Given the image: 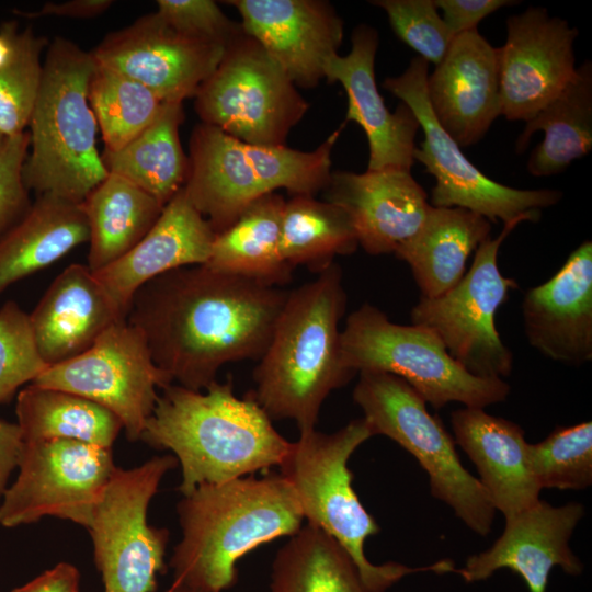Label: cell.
Returning a JSON list of instances; mask_svg holds the SVG:
<instances>
[{"label": "cell", "instance_id": "cell-1", "mask_svg": "<svg viewBox=\"0 0 592 592\" xmlns=\"http://www.w3.org/2000/svg\"><path fill=\"white\" fill-rule=\"evenodd\" d=\"M287 294L205 264L190 265L137 289L126 320L173 383L200 391L227 363L262 356Z\"/></svg>", "mask_w": 592, "mask_h": 592}, {"label": "cell", "instance_id": "cell-2", "mask_svg": "<svg viewBox=\"0 0 592 592\" xmlns=\"http://www.w3.org/2000/svg\"><path fill=\"white\" fill-rule=\"evenodd\" d=\"M140 440L173 453L181 466L182 496L203 483L280 467L292 445L252 397L234 394L230 380H216L200 391L167 386Z\"/></svg>", "mask_w": 592, "mask_h": 592}, {"label": "cell", "instance_id": "cell-3", "mask_svg": "<svg viewBox=\"0 0 592 592\" xmlns=\"http://www.w3.org/2000/svg\"><path fill=\"white\" fill-rule=\"evenodd\" d=\"M345 306L342 270L334 262L288 292L248 394L271 420H293L300 434L315 430L326 398L356 374L341 354Z\"/></svg>", "mask_w": 592, "mask_h": 592}, {"label": "cell", "instance_id": "cell-4", "mask_svg": "<svg viewBox=\"0 0 592 592\" xmlns=\"http://www.w3.org/2000/svg\"><path fill=\"white\" fill-rule=\"evenodd\" d=\"M182 538L170 559L174 581L221 592L237 581V561L254 548L292 536L304 515L282 474L203 483L177 506Z\"/></svg>", "mask_w": 592, "mask_h": 592}, {"label": "cell", "instance_id": "cell-5", "mask_svg": "<svg viewBox=\"0 0 592 592\" xmlns=\"http://www.w3.org/2000/svg\"><path fill=\"white\" fill-rule=\"evenodd\" d=\"M94 67L91 52L67 38L56 37L47 48L22 172L25 186L37 195L81 204L109 175L88 100Z\"/></svg>", "mask_w": 592, "mask_h": 592}, {"label": "cell", "instance_id": "cell-6", "mask_svg": "<svg viewBox=\"0 0 592 592\" xmlns=\"http://www.w3.org/2000/svg\"><path fill=\"white\" fill-rule=\"evenodd\" d=\"M312 151L241 141L201 123L190 138L184 193L216 234L230 226L254 200L285 189L314 196L331 177V153L342 127Z\"/></svg>", "mask_w": 592, "mask_h": 592}, {"label": "cell", "instance_id": "cell-7", "mask_svg": "<svg viewBox=\"0 0 592 592\" xmlns=\"http://www.w3.org/2000/svg\"><path fill=\"white\" fill-rule=\"evenodd\" d=\"M372 436L369 424L362 418L331 434L315 429L292 442L280 474L292 485L304 519L340 543L353 558L366 585L376 592H385L413 572L453 571L451 560L410 568L397 562L373 565L365 557L364 543L379 532V526L352 487L348 460Z\"/></svg>", "mask_w": 592, "mask_h": 592}, {"label": "cell", "instance_id": "cell-8", "mask_svg": "<svg viewBox=\"0 0 592 592\" xmlns=\"http://www.w3.org/2000/svg\"><path fill=\"white\" fill-rule=\"evenodd\" d=\"M341 354L355 373L380 371L400 377L435 409L449 402L483 409L504 401L511 390L503 379L468 373L432 330L394 323L367 303L346 318Z\"/></svg>", "mask_w": 592, "mask_h": 592}, {"label": "cell", "instance_id": "cell-9", "mask_svg": "<svg viewBox=\"0 0 592 592\" xmlns=\"http://www.w3.org/2000/svg\"><path fill=\"white\" fill-rule=\"evenodd\" d=\"M353 399L374 435H386L415 457L429 476L432 496L481 536L491 531L496 509L479 479L462 465L455 442L425 400L400 377L361 371Z\"/></svg>", "mask_w": 592, "mask_h": 592}, {"label": "cell", "instance_id": "cell-10", "mask_svg": "<svg viewBox=\"0 0 592 592\" xmlns=\"http://www.w3.org/2000/svg\"><path fill=\"white\" fill-rule=\"evenodd\" d=\"M194 98L202 123L258 146H284L308 110L284 70L247 33L226 48Z\"/></svg>", "mask_w": 592, "mask_h": 592}, {"label": "cell", "instance_id": "cell-11", "mask_svg": "<svg viewBox=\"0 0 592 592\" xmlns=\"http://www.w3.org/2000/svg\"><path fill=\"white\" fill-rule=\"evenodd\" d=\"M428 75L429 62L414 57L401 75L386 78L383 87L412 111L423 130L424 139L413 158L435 178L430 204L465 208L503 225L520 217L538 221L542 209L558 204L562 192L514 189L480 171L434 117L426 96Z\"/></svg>", "mask_w": 592, "mask_h": 592}, {"label": "cell", "instance_id": "cell-12", "mask_svg": "<svg viewBox=\"0 0 592 592\" xmlns=\"http://www.w3.org/2000/svg\"><path fill=\"white\" fill-rule=\"evenodd\" d=\"M177 465L173 455H164L130 469L117 467L104 486L87 528L104 592L156 591L169 532L151 526L147 512L163 476Z\"/></svg>", "mask_w": 592, "mask_h": 592}, {"label": "cell", "instance_id": "cell-13", "mask_svg": "<svg viewBox=\"0 0 592 592\" xmlns=\"http://www.w3.org/2000/svg\"><path fill=\"white\" fill-rule=\"evenodd\" d=\"M523 221L527 219L504 224L500 235L477 248L470 269L452 289L435 298L420 296L410 312L413 325L432 330L449 355L476 377L503 379L513 368V354L502 342L494 317L519 285L502 275L498 254L504 239Z\"/></svg>", "mask_w": 592, "mask_h": 592}, {"label": "cell", "instance_id": "cell-14", "mask_svg": "<svg viewBox=\"0 0 592 592\" xmlns=\"http://www.w3.org/2000/svg\"><path fill=\"white\" fill-rule=\"evenodd\" d=\"M116 468L110 447L71 440L24 441L18 476L1 498L0 525L13 528L54 516L88 528Z\"/></svg>", "mask_w": 592, "mask_h": 592}, {"label": "cell", "instance_id": "cell-15", "mask_svg": "<svg viewBox=\"0 0 592 592\" xmlns=\"http://www.w3.org/2000/svg\"><path fill=\"white\" fill-rule=\"evenodd\" d=\"M33 384L87 398L122 422L128 441L140 440L159 398L173 384L152 360L143 333L121 320L87 351L47 367Z\"/></svg>", "mask_w": 592, "mask_h": 592}, {"label": "cell", "instance_id": "cell-16", "mask_svg": "<svg viewBox=\"0 0 592 592\" xmlns=\"http://www.w3.org/2000/svg\"><path fill=\"white\" fill-rule=\"evenodd\" d=\"M505 24L506 39L498 47L501 115L526 123L573 79L579 31L542 7H528Z\"/></svg>", "mask_w": 592, "mask_h": 592}, {"label": "cell", "instance_id": "cell-17", "mask_svg": "<svg viewBox=\"0 0 592 592\" xmlns=\"http://www.w3.org/2000/svg\"><path fill=\"white\" fill-rule=\"evenodd\" d=\"M226 48L186 37L149 13L109 33L91 52L95 62L147 87L163 103L194 96Z\"/></svg>", "mask_w": 592, "mask_h": 592}, {"label": "cell", "instance_id": "cell-18", "mask_svg": "<svg viewBox=\"0 0 592 592\" xmlns=\"http://www.w3.org/2000/svg\"><path fill=\"white\" fill-rule=\"evenodd\" d=\"M244 32L296 87L314 88L343 41V21L323 0H230Z\"/></svg>", "mask_w": 592, "mask_h": 592}, {"label": "cell", "instance_id": "cell-19", "mask_svg": "<svg viewBox=\"0 0 592 592\" xmlns=\"http://www.w3.org/2000/svg\"><path fill=\"white\" fill-rule=\"evenodd\" d=\"M425 87L442 128L460 148L476 145L501 115L498 47L477 29L455 36Z\"/></svg>", "mask_w": 592, "mask_h": 592}, {"label": "cell", "instance_id": "cell-20", "mask_svg": "<svg viewBox=\"0 0 592 592\" xmlns=\"http://www.w3.org/2000/svg\"><path fill=\"white\" fill-rule=\"evenodd\" d=\"M583 513L582 504L577 502L553 506L538 500L505 519V528L494 544L470 556L465 567L454 572L466 582H476L508 568L524 580L530 592H546L549 572L555 566L569 574L582 571L569 539Z\"/></svg>", "mask_w": 592, "mask_h": 592}, {"label": "cell", "instance_id": "cell-21", "mask_svg": "<svg viewBox=\"0 0 592 592\" xmlns=\"http://www.w3.org/2000/svg\"><path fill=\"white\" fill-rule=\"evenodd\" d=\"M351 42L348 55L338 54L327 62L325 79L328 83L342 84L348 96L345 123L355 122L365 132L369 148L367 170L411 171L420 124L402 102L391 113L377 89L378 32L367 24H360L353 30Z\"/></svg>", "mask_w": 592, "mask_h": 592}, {"label": "cell", "instance_id": "cell-22", "mask_svg": "<svg viewBox=\"0 0 592 592\" xmlns=\"http://www.w3.org/2000/svg\"><path fill=\"white\" fill-rule=\"evenodd\" d=\"M524 332L543 356L580 366L592 360V242L583 241L522 303Z\"/></svg>", "mask_w": 592, "mask_h": 592}, {"label": "cell", "instance_id": "cell-23", "mask_svg": "<svg viewBox=\"0 0 592 592\" xmlns=\"http://www.w3.org/2000/svg\"><path fill=\"white\" fill-rule=\"evenodd\" d=\"M325 191L326 201L350 216L358 246L373 255L394 253L431 207L424 189L401 169L334 171Z\"/></svg>", "mask_w": 592, "mask_h": 592}, {"label": "cell", "instance_id": "cell-24", "mask_svg": "<svg viewBox=\"0 0 592 592\" xmlns=\"http://www.w3.org/2000/svg\"><path fill=\"white\" fill-rule=\"evenodd\" d=\"M215 237V230L189 201L182 187L132 250L93 273L126 318L137 289L169 271L205 264Z\"/></svg>", "mask_w": 592, "mask_h": 592}, {"label": "cell", "instance_id": "cell-25", "mask_svg": "<svg viewBox=\"0 0 592 592\" xmlns=\"http://www.w3.org/2000/svg\"><path fill=\"white\" fill-rule=\"evenodd\" d=\"M29 317L48 367L83 353L111 326L126 320L94 273L79 263L55 277Z\"/></svg>", "mask_w": 592, "mask_h": 592}, {"label": "cell", "instance_id": "cell-26", "mask_svg": "<svg viewBox=\"0 0 592 592\" xmlns=\"http://www.w3.org/2000/svg\"><path fill=\"white\" fill-rule=\"evenodd\" d=\"M451 422L454 442L476 465L480 483L505 519L539 500L540 488L531 471L528 443L520 425L469 407L454 411Z\"/></svg>", "mask_w": 592, "mask_h": 592}, {"label": "cell", "instance_id": "cell-27", "mask_svg": "<svg viewBox=\"0 0 592 592\" xmlns=\"http://www.w3.org/2000/svg\"><path fill=\"white\" fill-rule=\"evenodd\" d=\"M490 232L491 223L477 213L431 205L418 231L394 253L410 266L421 296L435 298L462 280L470 253Z\"/></svg>", "mask_w": 592, "mask_h": 592}, {"label": "cell", "instance_id": "cell-28", "mask_svg": "<svg viewBox=\"0 0 592 592\" xmlns=\"http://www.w3.org/2000/svg\"><path fill=\"white\" fill-rule=\"evenodd\" d=\"M88 241L89 226L81 204L50 194L37 195L0 239V294Z\"/></svg>", "mask_w": 592, "mask_h": 592}, {"label": "cell", "instance_id": "cell-29", "mask_svg": "<svg viewBox=\"0 0 592 592\" xmlns=\"http://www.w3.org/2000/svg\"><path fill=\"white\" fill-rule=\"evenodd\" d=\"M543 140L532 150L527 171L535 177L563 172L592 149V64L585 60L563 91L525 123L515 143L520 155L534 133Z\"/></svg>", "mask_w": 592, "mask_h": 592}, {"label": "cell", "instance_id": "cell-30", "mask_svg": "<svg viewBox=\"0 0 592 592\" xmlns=\"http://www.w3.org/2000/svg\"><path fill=\"white\" fill-rule=\"evenodd\" d=\"M285 202L273 192L250 203L230 226L216 234L205 265L273 286L289 282L293 267L281 254Z\"/></svg>", "mask_w": 592, "mask_h": 592}, {"label": "cell", "instance_id": "cell-31", "mask_svg": "<svg viewBox=\"0 0 592 592\" xmlns=\"http://www.w3.org/2000/svg\"><path fill=\"white\" fill-rule=\"evenodd\" d=\"M89 226L88 266L96 272L132 250L164 205L127 179L109 175L81 203Z\"/></svg>", "mask_w": 592, "mask_h": 592}, {"label": "cell", "instance_id": "cell-32", "mask_svg": "<svg viewBox=\"0 0 592 592\" xmlns=\"http://www.w3.org/2000/svg\"><path fill=\"white\" fill-rule=\"evenodd\" d=\"M183 105L163 103L155 121L116 151H104L109 173L118 174L166 205L185 184L189 157L183 151L179 127Z\"/></svg>", "mask_w": 592, "mask_h": 592}, {"label": "cell", "instance_id": "cell-33", "mask_svg": "<svg viewBox=\"0 0 592 592\" xmlns=\"http://www.w3.org/2000/svg\"><path fill=\"white\" fill-rule=\"evenodd\" d=\"M23 440H71L110 447L123 430L119 419L81 396L31 383L16 396Z\"/></svg>", "mask_w": 592, "mask_h": 592}, {"label": "cell", "instance_id": "cell-34", "mask_svg": "<svg viewBox=\"0 0 592 592\" xmlns=\"http://www.w3.org/2000/svg\"><path fill=\"white\" fill-rule=\"evenodd\" d=\"M270 592H376L332 536L306 523L277 551Z\"/></svg>", "mask_w": 592, "mask_h": 592}, {"label": "cell", "instance_id": "cell-35", "mask_svg": "<svg viewBox=\"0 0 592 592\" xmlns=\"http://www.w3.org/2000/svg\"><path fill=\"white\" fill-rule=\"evenodd\" d=\"M357 247L353 223L340 206L310 195H294L285 202L281 254L291 267L306 265L318 273L335 255L351 254Z\"/></svg>", "mask_w": 592, "mask_h": 592}, {"label": "cell", "instance_id": "cell-36", "mask_svg": "<svg viewBox=\"0 0 592 592\" xmlns=\"http://www.w3.org/2000/svg\"><path fill=\"white\" fill-rule=\"evenodd\" d=\"M95 61V60H94ZM104 151H116L144 132L163 102L140 82L95 62L88 90Z\"/></svg>", "mask_w": 592, "mask_h": 592}, {"label": "cell", "instance_id": "cell-37", "mask_svg": "<svg viewBox=\"0 0 592 592\" xmlns=\"http://www.w3.org/2000/svg\"><path fill=\"white\" fill-rule=\"evenodd\" d=\"M12 53L0 67V130L5 137L25 132L38 95L43 62L44 37L31 27L19 32L12 25Z\"/></svg>", "mask_w": 592, "mask_h": 592}, {"label": "cell", "instance_id": "cell-38", "mask_svg": "<svg viewBox=\"0 0 592 592\" xmlns=\"http://www.w3.org/2000/svg\"><path fill=\"white\" fill-rule=\"evenodd\" d=\"M531 471L540 489L583 490L592 483V423L556 428L527 445Z\"/></svg>", "mask_w": 592, "mask_h": 592}, {"label": "cell", "instance_id": "cell-39", "mask_svg": "<svg viewBox=\"0 0 592 592\" xmlns=\"http://www.w3.org/2000/svg\"><path fill=\"white\" fill-rule=\"evenodd\" d=\"M48 365L42 358L29 314L15 301L0 308V405L26 383H33Z\"/></svg>", "mask_w": 592, "mask_h": 592}, {"label": "cell", "instance_id": "cell-40", "mask_svg": "<svg viewBox=\"0 0 592 592\" xmlns=\"http://www.w3.org/2000/svg\"><path fill=\"white\" fill-rule=\"evenodd\" d=\"M383 9L394 33L428 62L443 59L454 39L434 0H375Z\"/></svg>", "mask_w": 592, "mask_h": 592}, {"label": "cell", "instance_id": "cell-41", "mask_svg": "<svg viewBox=\"0 0 592 592\" xmlns=\"http://www.w3.org/2000/svg\"><path fill=\"white\" fill-rule=\"evenodd\" d=\"M157 13L178 33L227 48L246 34L212 0H158Z\"/></svg>", "mask_w": 592, "mask_h": 592}, {"label": "cell", "instance_id": "cell-42", "mask_svg": "<svg viewBox=\"0 0 592 592\" xmlns=\"http://www.w3.org/2000/svg\"><path fill=\"white\" fill-rule=\"evenodd\" d=\"M29 149L27 132L8 137L0 149V239L32 204L22 175Z\"/></svg>", "mask_w": 592, "mask_h": 592}, {"label": "cell", "instance_id": "cell-43", "mask_svg": "<svg viewBox=\"0 0 592 592\" xmlns=\"http://www.w3.org/2000/svg\"><path fill=\"white\" fill-rule=\"evenodd\" d=\"M453 37L477 29L478 23L497 10L514 5L511 0H434Z\"/></svg>", "mask_w": 592, "mask_h": 592}, {"label": "cell", "instance_id": "cell-44", "mask_svg": "<svg viewBox=\"0 0 592 592\" xmlns=\"http://www.w3.org/2000/svg\"><path fill=\"white\" fill-rule=\"evenodd\" d=\"M80 574L68 562H59L14 592H79Z\"/></svg>", "mask_w": 592, "mask_h": 592}, {"label": "cell", "instance_id": "cell-45", "mask_svg": "<svg viewBox=\"0 0 592 592\" xmlns=\"http://www.w3.org/2000/svg\"><path fill=\"white\" fill-rule=\"evenodd\" d=\"M24 444L18 423L0 419V499L9 487V479L18 468Z\"/></svg>", "mask_w": 592, "mask_h": 592}, {"label": "cell", "instance_id": "cell-46", "mask_svg": "<svg viewBox=\"0 0 592 592\" xmlns=\"http://www.w3.org/2000/svg\"><path fill=\"white\" fill-rule=\"evenodd\" d=\"M113 1L111 0H71L62 3L48 2L37 12L23 13L29 18L60 16L75 19H90L106 11Z\"/></svg>", "mask_w": 592, "mask_h": 592}, {"label": "cell", "instance_id": "cell-47", "mask_svg": "<svg viewBox=\"0 0 592 592\" xmlns=\"http://www.w3.org/2000/svg\"><path fill=\"white\" fill-rule=\"evenodd\" d=\"M13 23H4L0 30V67L10 58L12 53V32Z\"/></svg>", "mask_w": 592, "mask_h": 592}, {"label": "cell", "instance_id": "cell-48", "mask_svg": "<svg viewBox=\"0 0 592 592\" xmlns=\"http://www.w3.org/2000/svg\"><path fill=\"white\" fill-rule=\"evenodd\" d=\"M166 592H212V591L190 587V585L173 581L172 585Z\"/></svg>", "mask_w": 592, "mask_h": 592}, {"label": "cell", "instance_id": "cell-49", "mask_svg": "<svg viewBox=\"0 0 592 592\" xmlns=\"http://www.w3.org/2000/svg\"><path fill=\"white\" fill-rule=\"evenodd\" d=\"M7 138H8V137H5V136L3 135V133L0 130V149H1L2 146L4 145Z\"/></svg>", "mask_w": 592, "mask_h": 592}, {"label": "cell", "instance_id": "cell-50", "mask_svg": "<svg viewBox=\"0 0 592 592\" xmlns=\"http://www.w3.org/2000/svg\"><path fill=\"white\" fill-rule=\"evenodd\" d=\"M11 592H14L13 590Z\"/></svg>", "mask_w": 592, "mask_h": 592}]
</instances>
